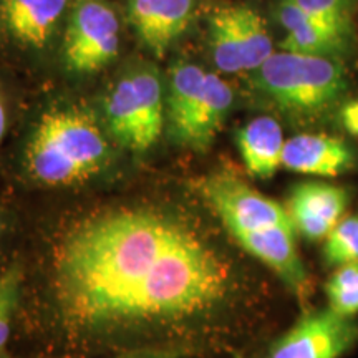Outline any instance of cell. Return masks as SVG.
Here are the masks:
<instances>
[{
    "instance_id": "6da1fadb",
    "label": "cell",
    "mask_w": 358,
    "mask_h": 358,
    "mask_svg": "<svg viewBox=\"0 0 358 358\" xmlns=\"http://www.w3.org/2000/svg\"><path fill=\"white\" fill-rule=\"evenodd\" d=\"M50 264L53 313L77 345L208 337L248 299L229 250L189 219L156 209L85 219L55 245Z\"/></svg>"
},
{
    "instance_id": "7a4b0ae2",
    "label": "cell",
    "mask_w": 358,
    "mask_h": 358,
    "mask_svg": "<svg viewBox=\"0 0 358 358\" xmlns=\"http://www.w3.org/2000/svg\"><path fill=\"white\" fill-rule=\"evenodd\" d=\"M110 145L95 116L82 108H55L40 116L22 150V168L43 186H73L108 164Z\"/></svg>"
},
{
    "instance_id": "3957f363",
    "label": "cell",
    "mask_w": 358,
    "mask_h": 358,
    "mask_svg": "<svg viewBox=\"0 0 358 358\" xmlns=\"http://www.w3.org/2000/svg\"><path fill=\"white\" fill-rule=\"evenodd\" d=\"M254 83L285 113L315 118L340 101L347 75L340 58L277 52L254 70Z\"/></svg>"
},
{
    "instance_id": "277c9868",
    "label": "cell",
    "mask_w": 358,
    "mask_h": 358,
    "mask_svg": "<svg viewBox=\"0 0 358 358\" xmlns=\"http://www.w3.org/2000/svg\"><path fill=\"white\" fill-rule=\"evenodd\" d=\"M106 128L123 148L141 155L158 143L164 127L163 85L153 70L120 80L105 106Z\"/></svg>"
},
{
    "instance_id": "5b68a950",
    "label": "cell",
    "mask_w": 358,
    "mask_h": 358,
    "mask_svg": "<svg viewBox=\"0 0 358 358\" xmlns=\"http://www.w3.org/2000/svg\"><path fill=\"white\" fill-rule=\"evenodd\" d=\"M201 194L231 236L267 227H294L287 208L232 174L221 173L206 178L201 182Z\"/></svg>"
},
{
    "instance_id": "8992f818",
    "label": "cell",
    "mask_w": 358,
    "mask_h": 358,
    "mask_svg": "<svg viewBox=\"0 0 358 358\" xmlns=\"http://www.w3.org/2000/svg\"><path fill=\"white\" fill-rule=\"evenodd\" d=\"M118 50L120 22L113 8L100 0H80L66 24V66L78 73H92L108 65Z\"/></svg>"
},
{
    "instance_id": "52a82bcc",
    "label": "cell",
    "mask_w": 358,
    "mask_h": 358,
    "mask_svg": "<svg viewBox=\"0 0 358 358\" xmlns=\"http://www.w3.org/2000/svg\"><path fill=\"white\" fill-rule=\"evenodd\" d=\"M358 340V322L332 307L307 312L272 345L267 358H340Z\"/></svg>"
},
{
    "instance_id": "ba28073f",
    "label": "cell",
    "mask_w": 358,
    "mask_h": 358,
    "mask_svg": "<svg viewBox=\"0 0 358 358\" xmlns=\"http://www.w3.org/2000/svg\"><path fill=\"white\" fill-rule=\"evenodd\" d=\"M294 227H267L232 234V239L264 266L271 268L287 287L306 297L308 294V274L299 256Z\"/></svg>"
},
{
    "instance_id": "9c48e42d",
    "label": "cell",
    "mask_w": 358,
    "mask_h": 358,
    "mask_svg": "<svg viewBox=\"0 0 358 358\" xmlns=\"http://www.w3.org/2000/svg\"><path fill=\"white\" fill-rule=\"evenodd\" d=\"M348 192L324 181H307L290 192L287 211L295 231L308 241H325L337 224L345 217Z\"/></svg>"
},
{
    "instance_id": "30bf717a",
    "label": "cell",
    "mask_w": 358,
    "mask_h": 358,
    "mask_svg": "<svg viewBox=\"0 0 358 358\" xmlns=\"http://www.w3.org/2000/svg\"><path fill=\"white\" fill-rule=\"evenodd\" d=\"M66 0H0V40L20 50H43Z\"/></svg>"
},
{
    "instance_id": "8fae6325",
    "label": "cell",
    "mask_w": 358,
    "mask_h": 358,
    "mask_svg": "<svg viewBox=\"0 0 358 358\" xmlns=\"http://www.w3.org/2000/svg\"><path fill=\"white\" fill-rule=\"evenodd\" d=\"M192 12L194 0H129L128 17L143 45L163 57L186 32Z\"/></svg>"
},
{
    "instance_id": "7c38bea8",
    "label": "cell",
    "mask_w": 358,
    "mask_h": 358,
    "mask_svg": "<svg viewBox=\"0 0 358 358\" xmlns=\"http://www.w3.org/2000/svg\"><path fill=\"white\" fill-rule=\"evenodd\" d=\"M353 163L350 146L330 134H297L285 141L282 151V168L308 176H338L352 169Z\"/></svg>"
},
{
    "instance_id": "4fadbf2b",
    "label": "cell",
    "mask_w": 358,
    "mask_h": 358,
    "mask_svg": "<svg viewBox=\"0 0 358 358\" xmlns=\"http://www.w3.org/2000/svg\"><path fill=\"white\" fill-rule=\"evenodd\" d=\"M279 19L285 29V37L280 42V50L295 55L340 58L347 48V35L340 34L290 0H282Z\"/></svg>"
},
{
    "instance_id": "5bb4252c",
    "label": "cell",
    "mask_w": 358,
    "mask_h": 358,
    "mask_svg": "<svg viewBox=\"0 0 358 358\" xmlns=\"http://www.w3.org/2000/svg\"><path fill=\"white\" fill-rule=\"evenodd\" d=\"M232 100L234 95L229 85L216 73L206 75L199 100L181 128L173 133L174 140L191 150H208L229 115Z\"/></svg>"
},
{
    "instance_id": "9a60e30c",
    "label": "cell",
    "mask_w": 358,
    "mask_h": 358,
    "mask_svg": "<svg viewBox=\"0 0 358 358\" xmlns=\"http://www.w3.org/2000/svg\"><path fill=\"white\" fill-rule=\"evenodd\" d=\"M284 133L271 116H259L237 131V150L250 176L268 179L282 166Z\"/></svg>"
},
{
    "instance_id": "2e32d148",
    "label": "cell",
    "mask_w": 358,
    "mask_h": 358,
    "mask_svg": "<svg viewBox=\"0 0 358 358\" xmlns=\"http://www.w3.org/2000/svg\"><path fill=\"white\" fill-rule=\"evenodd\" d=\"M206 71L189 62L174 64L169 75L168 118L171 133L181 128L199 100L206 82Z\"/></svg>"
},
{
    "instance_id": "e0dca14e",
    "label": "cell",
    "mask_w": 358,
    "mask_h": 358,
    "mask_svg": "<svg viewBox=\"0 0 358 358\" xmlns=\"http://www.w3.org/2000/svg\"><path fill=\"white\" fill-rule=\"evenodd\" d=\"M209 38H211L213 58L217 69L226 73L245 70L241 37L237 32L232 6L219 7L209 20Z\"/></svg>"
},
{
    "instance_id": "ac0fdd59",
    "label": "cell",
    "mask_w": 358,
    "mask_h": 358,
    "mask_svg": "<svg viewBox=\"0 0 358 358\" xmlns=\"http://www.w3.org/2000/svg\"><path fill=\"white\" fill-rule=\"evenodd\" d=\"M237 32L241 37L245 70H257L274 55V45L262 15L248 6H232Z\"/></svg>"
},
{
    "instance_id": "d6986e66",
    "label": "cell",
    "mask_w": 358,
    "mask_h": 358,
    "mask_svg": "<svg viewBox=\"0 0 358 358\" xmlns=\"http://www.w3.org/2000/svg\"><path fill=\"white\" fill-rule=\"evenodd\" d=\"M329 307L347 317L358 313V262L338 266L325 284Z\"/></svg>"
},
{
    "instance_id": "ffe728a7",
    "label": "cell",
    "mask_w": 358,
    "mask_h": 358,
    "mask_svg": "<svg viewBox=\"0 0 358 358\" xmlns=\"http://www.w3.org/2000/svg\"><path fill=\"white\" fill-rule=\"evenodd\" d=\"M324 259L329 266L358 262V216H345L324 241Z\"/></svg>"
},
{
    "instance_id": "44dd1931",
    "label": "cell",
    "mask_w": 358,
    "mask_h": 358,
    "mask_svg": "<svg viewBox=\"0 0 358 358\" xmlns=\"http://www.w3.org/2000/svg\"><path fill=\"white\" fill-rule=\"evenodd\" d=\"M22 271L13 266L0 274V355L6 352L10 338L12 320L20 301Z\"/></svg>"
},
{
    "instance_id": "7402d4cb",
    "label": "cell",
    "mask_w": 358,
    "mask_h": 358,
    "mask_svg": "<svg viewBox=\"0 0 358 358\" xmlns=\"http://www.w3.org/2000/svg\"><path fill=\"white\" fill-rule=\"evenodd\" d=\"M308 15L350 37L353 0H290Z\"/></svg>"
},
{
    "instance_id": "603a6c76",
    "label": "cell",
    "mask_w": 358,
    "mask_h": 358,
    "mask_svg": "<svg viewBox=\"0 0 358 358\" xmlns=\"http://www.w3.org/2000/svg\"><path fill=\"white\" fill-rule=\"evenodd\" d=\"M116 358H179V352L174 350V348L163 347L134 348V350H129Z\"/></svg>"
},
{
    "instance_id": "cb8c5ba5",
    "label": "cell",
    "mask_w": 358,
    "mask_h": 358,
    "mask_svg": "<svg viewBox=\"0 0 358 358\" xmlns=\"http://www.w3.org/2000/svg\"><path fill=\"white\" fill-rule=\"evenodd\" d=\"M342 123L348 133L358 136V100H352L343 105Z\"/></svg>"
},
{
    "instance_id": "d4e9b609",
    "label": "cell",
    "mask_w": 358,
    "mask_h": 358,
    "mask_svg": "<svg viewBox=\"0 0 358 358\" xmlns=\"http://www.w3.org/2000/svg\"><path fill=\"white\" fill-rule=\"evenodd\" d=\"M8 127V108H7V98L3 93L2 87H0V143H2L3 136L7 133Z\"/></svg>"
},
{
    "instance_id": "484cf974",
    "label": "cell",
    "mask_w": 358,
    "mask_h": 358,
    "mask_svg": "<svg viewBox=\"0 0 358 358\" xmlns=\"http://www.w3.org/2000/svg\"><path fill=\"white\" fill-rule=\"evenodd\" d=\"M2 234H3V216H2V211H0V241H2Z\"/></svg>"
},
{
    "instance_id": "4316f807",
    "label": "cell",
    "mask_w": 358,
    "mask_h": 358,
    "mask_svg": "<svg viewBox=\"0 0 358 358\" xmlns=\"http://www.w3.org/2000/svg\"><path fill=\"white\" fill-rule=\"evenodd\" d=\"M0 358H10V357H8L7 353H2V355H0Z\"/></svg>"
}]
</instances>
